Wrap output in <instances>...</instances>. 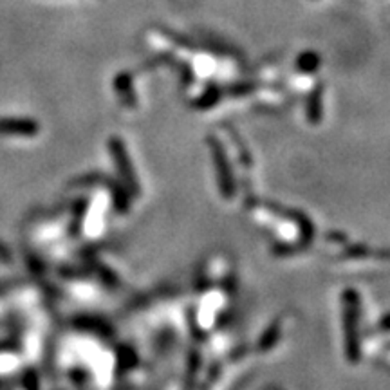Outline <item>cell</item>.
I'll return each mask as SVG.
<instances>
[]
</instances>
